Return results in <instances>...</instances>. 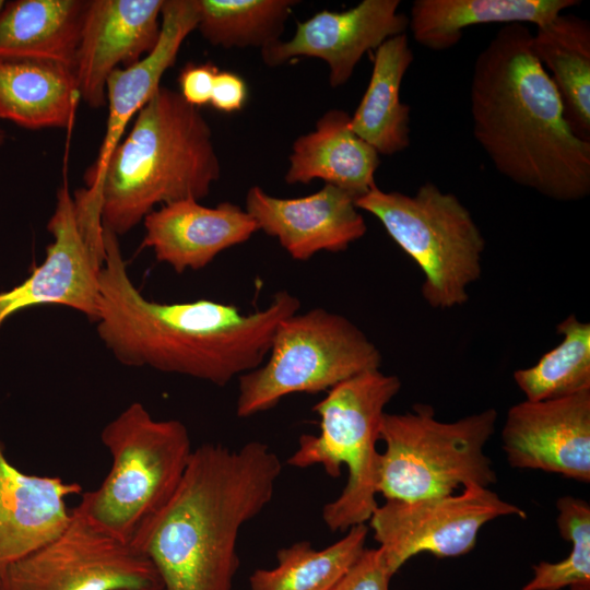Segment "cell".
Returning <instances> with one entry per match:
<instances>
[{
    "instance_id": "21",
    "label": "cell",
    "mask_w": 590,
    "mask_h": 590,
    "mask_svg": "<svg viewBox=\"0 0 590 590\" xmlns=\"http://www.w3.org/2000/svg\"><path fill=\"white\" fill-rule=\"evenodd\" d=\"M80 99L72 64L0 55L1 119L27 129H64L73 125Z\"/></svg>"
},
{
    "instance_id": "2",
    "label": "cell",
    "mask_w": 590,
    "mask_h": 590,
    "mask_svg": "<svg viewBox=\"0 0 590 590\" xmlns=\"http://www.w3.org/2000/svg\"><path fill=\"white\" fill-rule=\"evenodd\" d=\"M470 113L473 135L499 174L556 201L589 196L590 141L566 121L524 24L504 25L477 55Z\"/></svg>"
},
{
    "instance_id": "13",
    "label": "cell",
    "mask_w": 590,
    "mask_h": 590,
    "mask_svg": "<svg viewBox=\"0 0 590 590\" xmlns=\"http://www.w3.org/2000/svg\"><path fill=\"white\" fill-rule=\"evenodd\" d=\"M507 462L590 482V390L512 405L502 430Z\"/></svg>"
},
{
    "instance_id": "35",
    "label": "cell",
    "mask_w": 590,
    "mask_h": 590,
    "mask_svg": "<svg viewBox=\"0 0 590 590\" xmlns=\"http://www.w3.org/2000/svg\"><path fill=\"white\" fill-rule=\"evenodd\" d=\"M4 5H5V2L2 1V0H0V13H1V11L3 10Z\"/></svg>"
},
{
    "instance_id": "23",
    "label": "cell",
    "mask_w": 590,
    "mask_h": 590,
    "mask_svg": "<svg viewBox=\"0 0 590 590\" xmlns=\"http://www.w3.org/2000/svg\"><path fill=\"white\" fill-rule=\"evenodd\" d=\"M414 60L408 35L388 38L375 51L368 86L350 118V127L380 155L409 148V105L401 102L403 76Z\"/></svg>"
},
{
    "instance_id": "12",
    "label": "cell",
    "mask_w": 590,
    "mask_h": 590,
    "mask_svg": "<svg viewBox=\"0 0 590 590\" xmlns=\"http://www.w3.org/2000/svg\"><path fill=\"white\" fill-rule=\"evenodd\" d=\"M506 516L527 517L523 509L502 499L489 487L470 483L459 494L386 500L375 508L368 522L393 576L421 553L444 558L471 552L481 529Z\"/></svg>"
},
{
    "instance_id": "33",
    "label": "cell",
    "mask_w": 590,
    "mask_h": 590,
    "mask_svg": "<svg viewBox=\"0 0 590 590\" xmlns=\"http://www.w3.org/2000/svg\"><path fill=\"white\" fill-rule=\"evenodd\" d=\"M569 590H590V583H580L569 587Z\"/></svg>"
},
{
    "instance_id": "5",
    "label": "cell",
    "mask_w": 590,
    "mask_h": 590,
    "mask_svg": "<svg viewBox=\"0 0 590 590\" xmlns=\"http://www.w3.org/2000/svg\"><path fill=\"white\" fill-rule=\"evenodd\" d=\"M111 467L75 507L95 524L131 543L165 508L189 463V432L178 420H156L132 402L101 432Z\"/></svg>"
},
{
    "instance_id": "18",
    "label": "cell",
    "mask_w": 590,
    "mask_h": 590,
    "mask_svg": "<svg viewBox=\"0 0 590 590\" xmlns=\"http://www.w3.org/2000/svg\"><path fill=\"white\" fill-rule=\"evenodd\" d=\"M76 482L25 474L8 460L0 439V583L8 568L56 538L68 524L66 500Z\"/></svg>"
},
{
    "instance_id": "20",
    "label": "cell",
    "mask_w": 590,
    "mask_h": 590,
    "mask_svg": "<svg viewBox=\"0 0 590 590\" xmlns=\"http://www.w3.org/2000/svg\"><path fill=\"white\" fill-rule=\"evenodd\" d=\"M350 118L345 110L329 109L318 119L314 131L295 140L284 177L287 184L320 179L355 200L376 186L379 154L355 134Z\"/></svg>"
},
{
    "instance_id": "3",
    "label": "cell",
    "mask_w": 590,
    "mask_h": 590,
    "mask_svg": "<svg viewBox=\"0 0 590 590\" xmlns=\"http://www.w3.org/2000/svg\"><path fill=\"white\" fill-rule=\"evenodd\" d=\"M281 472L280 458L261 441L193 449L173 497L132 542L163 590H232L239 531L270 504Z\"/></svg>"
},
{
    "instance_id": "10",
    "label": "cell",
    "mask_w": 590,
    "mask_h": 590,
    "mask_svg": "<svg viewBox=\"0 0 590 590\" xmlns=\"http://www.w3.org/2000/svg\"><path fill=\"white\" fill-rule=\"evenodd\" d=\"M47 231L52 241L43 262L22 283L0 293V329L15 314L42 305L69 307L93 322L97 319L106 258L99 185L72 196L64 182Z\"/></svg>"
},
{
    "instance_id": "6",
    "label": "cell",
    "mask_w": 590,
    "mask_h": 590,
    "mask_svg": "<svg viewBox=\"0 0 590 590\" xmlns=\"http://www.w3.org/2000/svg\"><path fill=\"white\" fill-rule=\"evenodd\" d=\"M400 379L380 369L350 378L314 405L320 418L317 435L304 434L287 464L294 468L321 465L332 477L347 468L341 494L322 508V520L332 532L366 523L375 508L380 452V424L388 403L398 394Z\"/></svg>"
},
{
    "instance_id": "24",
    "label": "cell",
    "mask_w": 590,
    "mask_h": 590,
    "mask_svg": "<svg viewBox=\"0 0 590 590\" xmlns=\"http://www.w3.org/2000/svg\"><path fill=\"white\" fill-rule=\"evenodd\" d=\"M532 49L544 69L550 70L566 121L579 138L590 141L589 21L560 13L536 27Z\"/></svg>"
},
{
    "instance_id": "7",
    "label": "cell",
    "mask_w": 590,
    "mask_h": 590,
    "mask_svg": "<svg viewBox=\"0 0 590 590\" xmlns=\"http://www.w3.org/2000/svg\"><path fill=\"white\" fill-rule=\"evenodd\" d=\"M497 412L486 409L455 422L435 417L432 406L385 413L379 440L377 492L386 500L411 502L453 494L475 483L489 487L497 477L485 446L494 434Z\"/></svg>"
},
{
    "instance_id": "27",
    "label": "cell",
    "mask_w": 590,
    "mask_h": 590,
    "mask_svg": "<svg viewBox=\"0 0 590 590\" xmlns=\"http://www.w3.org/2000/svg\"><path fill=\"white\" fill-rule=\"evenodd\" d=\"M294 0H198L197 30L223 48L264 47L280 40Z\"/></svg>"
},
{
    "instance_id": "9",
    "label": "cell",
    "mask_w": 590,
    "mask_h": 590,
    "mask_svg": "<svg viewBox=\"0 0 590 590\" xmlns=\"http://www.w3.org/2000/svg\"><path fill=\"white\" fill-rule=\"evenodd\" d=\"M381 354L346 317L324 308L295 312L275 329L269 353L238 378L236 414L249 417L293 393H319L379 369Z\"/></svg>"
},
{
    "instance_id": "28",
    "label": "cell",
    "mask_w": 590,
    "mask_h": 590,
    "mask_svg": "<svg viewBox=\"0 0 590 590\" xmlns=\"http://www.w3.org/2000/svg\"><path fill=\"white\" fill-rule=\"evenodd\" d=\"M563 340L533 366L514 371L528 401H543L590 390V323L569 315L557 326Z\"/></svg>"
},
{
    "instance_id": "15",
    "label": "cell",
    "mask_w": 590,
    "mask_h": 590,
    "mask_svg": "<svg viewBox=\"0 0 590 590\" xmlns=\"http://www.w3.org/2000/svg\"><path fill=\"white\" fill-rule=\"evenodd\" d=\"M164 0H88L74 71L80 98L92 108L107 103L106 82L150 54L161 34Z\"/></svg>"
},
{
    "instance_id": "17",
    "label": "cell",
    "mask_w": 590,
    "mask_h": 590,
    "mask_svg": "<svg viewBox=\"0 0 590 590\" xmlns=\"http://www.w3.org/2000/svg\"><path fill=\"white\" fill-rule=\"evenodd\" d=\"M141 247L175 272L201 270L224 250L246 243L257 231L255 220L232 202L206 206L193 199L156 208L143 220Z\"/></svg>"
},
{
    "instance_id": "25",
    "label": "cell",
    "mask_w": 590,
    "mask_h": 590,
    "mask_svg": "<svg viewBox=\"0 0 590 590\" xmlns=\"http://www.w3.org/2000/svg\"><path fill=\"white\" fill-rule=\"evenodd\" d=\"M88 1L14 0L0 13V55L55 59L74 67Z\"/></svg>"
},
{
    "instance_id": "31",
    "label": "cell",
    "mask_w": 590,
    "mask_h": 590,
    "mask_svg": "<svg viewBox=\"0 0 590 590\" xmlns=\"http://www.w3.org/2000/svg\"><path fill=\"white\" fill-rule=\"evenodd\" d=\"M219 71L212 62H188L178 76L179 94L188 104L197 108L209 104Z\"/></svg>"
},
{
    "instance_id": "22",
    "label": "cell",
    "mask_w": 590,
    "mask_h": 590,
    "mask_svg": "<svg viewBox=\"0 0 590 590\" xmlns=\"http://www.w3.org/2000/svg\"><path fill=\"white\" fill-rule=\"evenodd\" d=\"M578 0H415L409 28L415 42L441 51L456 46L463 30L492 23L544 26Z\"/></svg>"
},
{
    "instance_id": "11",
    "label": "cell",
    "mask_w": 590,
    "mask_h": 590,
    "mask_svg": "<svg viewBox=\"0 0 590 590\" xmlns=\"http://www.w3.org/2000/svg\"><path fill=\"white\" fill-rule=\"evenodd\" d=\"M123 589L163 590V585L141 551L75 508L66 528L11 565L0 583V590Z\"/></svg>"
},
{
    "instance_id": "1",
    "label": "cell",
    "mask_w": 590,
    "mask_h": 590,
    "mask_svg": "<svg viewBox=\"0 0 590 590\" xmlns=\"http://www.w3.org/2000/svg\"><path fill=\"white\" fill-rule=\"evenodd\" d=\"M104 241L96 331L125 366L223 387L264 362L279 323L300 308L299 299L285 290L263 309L248 314L210 299H148L128 273L118 237L105 227Z\"/></svg>"
},
{
    "instance_id": "36",
    "label": "cell",
    "mask_w": 590,
    "mask_h": 590,
    "mask_svg": "<svg viewBox=\"0 0 590 590\" xmlns=\"http://www.w3.org/2000/svg\"><path fill=\"white\" fill-rule=\"evenodd\" d=\"M123 590H157V589H123Z\"/></svg>"
},
{
    "instance_id": "19",
    "label": "cell",
    "mask_w": 590,
    "mask_h": 590,
    "mask_svg": "<svg viewBox=\"0 0 590 590\" xmlns=\"http://www.w3.org/2000/svg\"><path fill=\"white\" fill-rule=\"evenodd\" d=\"M198 0H164L161 34L154 49L127 68L115 69L106 82L108 118L95 162L84 174L85 186L93 185L121 141L128 122L155 95L164 73L173 67L185 38L197 28Z\"/></svg>"
},
{
    "instance_id": "29",
    "label": "cell",
    "mask_w": 590,
    "mask_h": 590,
    "mask_svg": "<svg viewBox=\"0 0 590 590\" xmlns=\"http://www.w3.org/2000/svg\"><path fill=\"white\" fill-rule=\"evenodd\" d=\"M556 508L558 532L571 543V551L559 562L534 565L532 578L522 590H562L590 583V506L583 499L563 496Z\"/></svg>"
},
{
    "instance_id": "8",
    "label": "cell",
    "mask_w": 590,
    "mask_h": 590,
    "mask_svg": "<svg viewBox=\"0 0 590 590\" xmlns=\"http://www.w3.org/2000/svg\"><path fill=\"white\" fill-rule=\"evenodd\" d=\"M355 204L378 219L421 268V292L429 306L447 309L468 302V287L482 274L485 239L457 196L428 181L412 196L376 185Z\"/></svg>"
},
{
    "instance_id": "14",
    "label": "cell",
    "mask_w": 590,
    "mask_h": 590,
    "mask_svg": "<svg viewBox=\"0 0 590 590\" xmlns=\"http://www.w3.org/2000/svg\"><path fill=\"white\" fill-rule=\"evenodd\" d=\"M399 5V0H363L345 11H319L297 22L288 40L261 49L262 60L279 67L299 57L321 59L328 64L330 86H342L367 51L409 28V16L398 12Z\"/></svg>"
},
{
    "instance_id": "34",
    "label": "cell",
    "mask_w": 590,
    "mask_h": 590,
    "mask_svg": "<svg viewBox=\"0 0 590 590\" xmlns=\"http://www.w3.org/2000/svg\"><path fill=\"white\" fill-rule=\"evenodd\" d=\"M5 140V132L3 129L0 128V146L4 143Z\"/></svg>"
},
{
    "instance_id": "30",
    "label": "cell",
    "mask_w": 590,
    "mask_h": 590,
    "mask_svg": "<svg viewBox=\"0 0 590 590\" xmlns=\"http://www.w3.org/2000/svg\"><path fill=\"white\" fill-rule=\"evenodd\" d=\"M392 577L380 548H365L333 590H389Z\"/></svg>"
},
{
    "instance_id": "4",
    "label": "cell",
    "mask_w": 590,
    "mask_h": 590,
    "mask_svg": "<svg viewBox=\"0 0 590 590\" xmlns=\"http://www.w3.org/2000/svg\"><path fill=\"white\" fill-rule=\"evenodd\" d=\"M220 176L203 115L179 92L161 86L93 184H99L103 226L122 236L156 206L202 200Z\"/></svg>"
},
{
    "instance_id": "32",
    "label": "cell",
    "mask_w": 590,
    "mask_h": 590,
    "mask_svg": "<svg viewBox=\"0 0 590 590\" xmlns=\"http://www.w3.org/2000/svg\"><path fill=\"white\" fill-rule=\"evenodd\" d=\"M248 88L245 80L231 71H219L214 79L210 104L219 111L240 110L247 101Z\"/></svg>"
},
{
    "instance_id": "16",
    "label": "cell",
    "mask_w": 590,
    "mask_h": 590,
    "mask_svg": "<svg viewBox=\"0 0 590 590\" xmlns=\"http://www.w3.org/2000/svg\"><path fill=\"white\" fill-rule=\"evenodd\" d=\"M245 210L258 231L276 238L297 261L321 251H344L367 232L355 199L328 184L299 198L274 197L253 186L246 194Z\"/></svg>"
},
{
    "instance_id": "26",
    "label": "cell",
    "mask_w": 590,
    "mask_h": 590,
    "mask_svg": "<svg viewBox=\"0 0 590 590\" xmlns=\"http://www.w3.org/2000/svg\"><path fill=\"white\" fill-rule=\"evenodd\" d=\"M368 531L366 523L354 526L324 548L308 541L280 548L275 566L250 575L249 590H333L365 550Z\"/></svg>"
}]
</instances>
